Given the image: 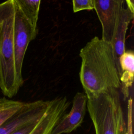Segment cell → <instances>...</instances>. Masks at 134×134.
<instances>
[{
	"instance_id": "cell-1",
	"label": "cell",
	"mask_w": 134,
	"mask_h": 134,
	"mask_svg": "<svg viewBox=\"0 0 134 134\" xmlns=\"http://www.w3.org/2000/svg\"><path fill=\"white\" fill-rule=\"evenodd\" d=\"M80 79L87 98L96 97L121 84L111 43L94 37L80 50Z\"/></svg>"
},
{
	"instance_id": "cell-2",
	"label": "cell",
	"mask_w": 134,
	"mask_h": 134,
	"mask_svg": "<svg viewBox=\"0 0 134 134\" xmlns=\"http://www.w3.org/2000/svg\"><path fill=\"white\" fill-rule=\"evenodd\" d=\"M14 16V0H7L0 4V88L3 95L9 98L15 96L22 86L17 79L15 67Z\"/></svg>"
},
{
	"instance_id": "cell-3",
	"label": "cell",
	"mask_w": 134,
	"mask_h": 134,
	"mask_svg": "<svg viewBox=\"0 0 134 134\" xmlns=\"http://www.w3.org/2000/svg\"><path fill=\"white\" fill-rule=\"evenodd\" d=\"M87 108L95 134H126V121L118 90H110L87 98Z\"/></svg>"
},
{
	"instance_id": "cell-4",
	"label": "cell",
	"mask_w": 134,
	"mask_h": 134,
	"mask_svg": "<svg viewBox=\"0 0 134 134\" xmlns=\"http://www.w3.org/2000/svg\"><path fill=\"white\" fill-rule=\"evenodd\" d=\"M37 32V28L30 23L15 3L14 25L15 67L17 79L21 85L24 83L22 67L25 54L29 42L35 38Z\"/></svg>"
},
{
	"instance_id": "cell-5",
	"label": "cell",
	"mask_w": 134,
	"mask_h": 134,
	"mask_svg": "<svg viewBox=\"0 0 134 134\" xmlns=\"http://www.w3.org/2000/svg\"><path fill=\"white\" fill-rule=\"evenodd\" d=\"M125 2V0H93L94 9L102 27L103 40L111 43Z\"/></svg>"
},
{
	"instance_id": "cell-6",
	"label": "cell",
	"mask_w": 134,
	"mask_h": 134,
	"mask_svg": "<svg viewBox=\"0 0 134 134\" xmlns=\"http://www.w3.org/2000/svg\"><path fill=\"white\" fill-rule=\"evenodd\" d=\"M50 103L51 100L26 103L20 110L0 126V134H9L15 130L41 118L47 111Z\"/></svg>"
},
{
	"instance_id": "cell-7",
	"label": "cell",
	"mask_w": 134,
	"mask_h": 134,
	"mask_svg": "<svg viewBox=\"0 0 134 134\" xmlns=\"http://www.w3.org/2000/svg\"><path fill=\"white\" fill-rule=\"evenodd\" d=\"M87 102L85 93L77 92L74 96L71 109L61 117L51 134L69 133L80 127L85 115Z\"/></svg>"
},
{
	"instance_id": "cell-8",
	"label": "cell",
	"mask_w": 134,
	"mask_h": 134,
	"mask_svg": "<svg viewBox=\"0 0 134 134\" xmlns=\"http://www.w3.org/2000/svg\"><path fill=\"white\" fill-rule=\"evenodd\" d=\"M70 104L66 97H58L51 100L47 111L30 134H51L55 125L66 113Z\"/></svg>"
},
{
	"instance_id": "cell-9",
	"label": "cell",
	"mask_w": 134,
	"mask_h": 134,
	"mask_svg": "<svg viewBox=\"0 0 134 134\" xmlns=\"http://www.w3.org/2000/svg\"><path fill=\"white\" fill-rule=\"evenodd\" d=\"M133 16L134 13H132L127 7L124 8L120 14L118 23L111 42L119 73V76L120 72L119 59L121 55L125 51V42L126 34L128 26L130 21L133 18Z\"/></svg>"
},
{
	"instance_id": "cell-10",
	"label": "cell",
	"mask_w": 134,
	"mask_h": 134,
	"mask_svg": "<svg viewBox=\"0 0 134 134\" xmlns=\"http://www.w3.org/2000/svg\"><path fill=\"white\" fill-rule=\"evenodd\" d=\"M120 88L124 99L128 98L134 76V54L132 51H125L119 59Z\"/></svg>"
},
{
	"instance_id": "cell-11",
	"label": "cell",
	"mask_w": 134,
	"mask_h": 134,
	"mask_svg": "<svg viewBox=\"0 0 134 134\" xmlns=\"http://www.w3.org/2000/svg\"><path fill=\"white\" fill-rule=\"evenodd\" d=\"M30 23L37 28L41 0H14Z\"/></svg>"
},
{
	"instance_id": "cell-12",
	"label": "cell",
	"mask_w": 134,
	"mask_h": 134,
	"mask_svg": "<svg viewBox=\"0 0 134 134\" xmlns=\"http://www.w3.org/2000/svg\"><path fill=\"white\" fill-rule=\"evenodd\" d=\"M26 102L0 98V126L20 110Z\"/></svg>"
},
{
	"instance_id": "cell-13",
	"label": "cell",
	"mask_w": 134,
	"mask_h": 134,
	"mask_svg": "<svg viewBox=\"0 0 134 134\" xmlns=\"http://www.w3.org/2000/svg\"><path fill=\"white\" fill-rule=\"evenodd\" d=\"M73 8L74 13L94 9L93 0H73Z\"/></svg>"
},
{
	"instance_id": "cell-14",
	"label": "cell",
	"mask_w": 134,
	"mask_h": 134,
	"mask_svg": "<svg viewBox=\"0 0 134 134\" xmlns=\"http://www.w3.org/2000/svg\"><path fill=\"white\" fill-rule=\"evenodd\" d=\"M132 114H133V100L132 98L130 97L128 99V102H127L126 134H133Z\"/></svg>"
},
{
	"instance_id": "cell-15",
	"label": "cell",
	"mask_w": 134,
	"mask_h": 134,
	"mask_svg": "<svg viewBox=\"0 0 134 134\" xmlns=\"http://www.w3.org/2000/svg\"><path fill=\"white\" fill-rule=\"evenodd\" d=\"M41 118L37 119L27 125L14 130L9 134H30L37 127Z\"/></svg>"
},
{
	"instance_id": "cell-16",
	"label": "cell",
	"mask_w": 134,
	"mask_h": 134,
	"mask_svg": "<svg viewBox=\"0 0 134 134\" xmlns=\"http://www.w3.org/2000/svg\"><path fill=\"white\" fill-rule=\"evenodd\" d=\"M126 2L127 7L132 13H134V0H125Z\"/></svg>"
},
{
	"instance_id": "cell-17",
	"label": "cell",
	"mask_w": 134,
	"mask_h": 134,
	"mask_svg": "<svg viewBox=\"0 0 134 134\" xmlns=\"http://www.w3.org/2000/svg\"><path fill=\"white\" fill-rule=\"evenodd\" d=\"M2 86V75H1V63H0V88Z\"/></svg>"
}]
</instances>
